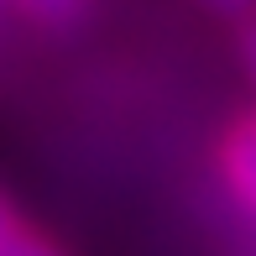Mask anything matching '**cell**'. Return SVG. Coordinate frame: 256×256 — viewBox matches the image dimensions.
Instances as JSON below:
<instances>
[{"mask_svg": "<svg viewBox=\"0 0 256 256\" xmlns=\"http://www.w3.org/2000/svg\"><path fill=\"white\" fill-rule=\"evenodd\" d=\"M0 256H68V251L58 246V240L48 236V230H37V225L26 220V225L16 230V240H10V246L0 251Z\"/></svg>", "mask_w": 256, "mask_h": 256, "instance_id": "cell-3", "label": "cell"}, {"mask_svg": "<svg viewBox=\"0 0 256 256\" xmlns=\"http://www.w3.org/2000/svg\"><path fill=\"white\" fill-rule=\"evenodd\" d=\"M6 6L37 32H78V26H89L100 0H6Z\"/></svg>", "mask_w": 256, "mask_h": 256, "instance_id": "cell-2", "label": "cell"}, {"mask_svg": "<svg viewBox=\"0 0 256 256\" xmlns=\"http://www.w3.org/2000/svg\"><path fill=\"white\" fill-rule=\"evenodd\" d=\"M21 225H26V214L16 209V199H10L6 188H0V251H6L10 240H16V230H21Z\"/></svg>", "mask_w": 256, "mask_h": 256, "instance_id": "cell-6", "label": "cell"}, {"mask_svg": "<svg viewBox=\"0 0 256 256\" xmlns=\"http://www.w3.org/2000/svg\"><path fill=\"white\" fill-rule=\"evenodd\" d=\"M209 168H214L220 194L236 204V214L246 220V225H256V110L220 126Z\"/></svg>", "mask_w": 256, "mask_h": 256, "instance_id": "cell-1", "label": "cell"}, {"mask_svg": "<svg viewBox=\"0 0 256 256\" xmlns=\"http://www.w3.org/2000/svg\"><path fill=\"white\" fill-rule=\"evenodd\" d=\"M236 52H240V68H246V78L256 84V16H246L236 26Z\"/></svg>", "mask_w": 256, "mask_h": 256, "instance_id": "cell-5", "label": "cell"}, {"mask_svg": "<svg viewBox=\"0 0 256 256\" xmlns=\"http://www.w3.org/2000/svg\"><path fill=\"white\" fill-rule=\"evenodd\" d=\"M194 6H204L209 16L230 21V26H240L246 16H256V0H194Z\"/></svg>", "mask_w": 256, "mask_h": 256, "instance_id": "cell-4", "label": "cell"}, {"mask_svg": "<svg viewBox=\"0 0 256 256\" xmlns=\"http://www.w3.org/2000/svg\"><path fill=\"white\" fill-rule=\"evenodd\" d=\"M0 6H6V0H0Z\"/></svg>", "mask_w": 256, "mask_h": 256, "instance_id": "cell-7", "label": "cell"}]
</instances>
